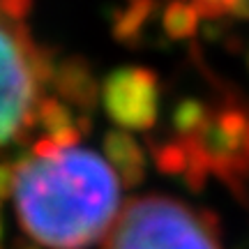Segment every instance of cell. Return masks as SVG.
<instances>
[{"mask_svg":"<svg viewBox=\"0 0 249 249\" xmlns=\"http://www.w3.org/2000/svg\"><path fill=\"white\" fill-rule=\"evenodd\" d=\"M14 201L23 231L49 249H86L108 233L120 187L92 150L67 148L14 164Z\"/></svg>","mask_w":249,"mask_h":249,"instance_id":"obj_1","label":"cell"},{"mask_svg":"<svg viewBox=\"0 0 249 249\" xmlns=\"http://www.w3.org/2000/svg\"><path fill=\"white\" fill-rule=\"evenodd\" d=\"M28 0H0V148L35 127L37 102L53 70L23 28Z\"/></svg>","mask_w":249,"mask_h":249,"instance_id":"obj_2","label":"cell"},{"mask_svg":"<svg viewBox=\"0 0 249 249\" xmlns=\"http://www.w3.org/2000/svg\"><path fill=\"white\" fill-rule=\"evenodd\" d=\"M104 249H222L217 222L169 196H139L116 214Z\"/></svg>","mask_w":249,"mask_h":249,"instance_id":"obj_3","label":"cell"},{"mask_svg":"<svg viewBox=\"0 0 249 249\" xmlns=\"http://www.w3.org/2000/svg\"><path fill=\"white\" fill-rule=\"evenodd\" d=\"M203 152L210 176L222 180L235 196L249 187V107L226 102L210 107V116L194 136H185Z\"/></svg>","mask_w":249,"mask_h":249,"instance_id":"obj_4","label":"cell"},{"mask_svg":"<svg viewBox=\"0 0 249 249\" xmlns=\"http://www.w3.org/2000/svg\"><path fill=\"white\" fill-rule=\"evenodd\" d=\"M102 102L108 118L132 132H148L160 113V83L150 70H116L102 86Z\"/></svg>","mask_w":249,"mask_h":249,"instance_id":"obj_5","label":"cell"},{"mask_svg":"<svg viewBox=\"0 0 249 249\" xmlns=\"http://www.w3.org/2000/svg\"><path fill=\"white\" fill-rule=\"evenodd\" d=\"M53 88L65 104L76 107L81 111H92L99 99V86L97 79L92 76L88 65L81 60H67L62 62L58 70H53L51 76Z\"/></svg>","mask_w":249,"mask_h":249,"instance_id":"obj_6","label":"cell"},{"mask_svg":"<svg viewBox=\"0 0 249 249\" xmlns=\"http://www.w3.org/2000/svg\"><path fill=\"white\" fill-rule=\"evenodd\" d=\"M104 155H107L108 166L113 169L120 182L124 187H139V182L145 176V155L139 141L132 134L111 129L104 136Z\"/></svg>","mask_w":249,"mask_h":249,"instance_id":"obj_7","label":"cell"},{"mask_svg":"<svg viewBox=\"0 0 249 249\" xmlns=\"http://www.w3.org/2000/svg\"><path fill=\"white\" fill-rule=\"evenodd\" d=\"M210 116V104L198 99H182L173 111V129L176 136H194Z\"/></svg>","mask_w":249,"mask_h":249,"instance_id":"obj_8","label":"cell"},{"mask_svg":"<svg viewBox=\"0 0 249 249\" xmlns=\"http://www.w3.org/2000/svg\"><path fill=\"white\" fill-rule=\"evenodd\" d=\"M171 5H182V7H189L196 17L201 18H217L224 17V14H233L238 9L247 7L249 0H176Z\"/></svg>","mask_w":249,"mask_h":249,"instance_id":"obj_9","label":"cell"},{"mask_svg":"<svg viewBox=\"0 0 249 249\" xmlns=\"http://www.w3.org/2000/svg\"><path fill=\"white\" fill-rule=\"evenodd\" d=\"M14 192V164L0 161V203Z\"/></svg>","mask_w":249,"mask_h":249,"instance_id":"obj_10","label":"cell"},{"mask_svg":"<svg viewBox=\"0 0 249 249\" xmlns=\"http://www.w3.org/2000/svg\"><path fill=\"white\" fill-rule=\"evenodd\" d=\"M23 249H37V247H23Z\"/></svg>","mask_w":249,"mask_h":249,"instance_id":"obj_11","label":"cell"}]
</instances>
